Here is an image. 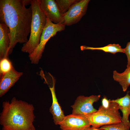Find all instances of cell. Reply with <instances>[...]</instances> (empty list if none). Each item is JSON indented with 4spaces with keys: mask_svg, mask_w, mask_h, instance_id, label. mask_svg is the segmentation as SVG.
<instances>
[{
    "mask_svg": "<svg viewBox=\"0 0 130 130\" xmlns=\"http://www.w3.org/2000/svg\"><path fill=\"white\" fill-rule=\"evenodd\" d=\"M30 0H0V22L6 24L9 29V55L18 43L27 42L30 33L32 11Z\"/></svg>",
    "mask_w": 130,
    "mask_h": 130,
    "instance_id": "1",
    "label": "cell"
},
{
    "mask_svg": "<svg viewBox=\"0 0 130 130\" xmlns=\"http://www.w3.org/2000/svg\"><path fill=\"white\" fill-rule=\"evenodd\" d=\"M2 107L0 124L2 130H36L32 104L14 97L10 102H3Z\"/></svg>",
    "mask_w": 130,
    "mask_h": 130,
    "instance_id": "2",
    "label": "cell"
},
{
    "mask_svg": "<svg viewBox=\"0 0 130 130\" xmlns=\"http://www.w3.org/2000/svg\"><path fill=\"white\" fill-rule=\"evenodd\" d=\"M32 11L30 35L28 42L22 47V52L32 53L39 45L46 24L47 18L41 9L39 0H32L30 3Z\"/></svg>",
    "mask_w": 130,
    "mask_h": 130,
    "instance_id": "3",
    "label": "cell"
},
{
    "mask_svg": "<svg viewBox=\"0 0 130 130\" xmlns=\"http://www.w3.org/2000/svg\"><path fill=\"white\" fill-rule=\"evenodd\" d=\"M119 110L118 104L110 100L108 107H104L101 105L96 112L84 116L88 119L92 127L99 128L104 125L121 122L122 117Z\"/></svg>",
    "mask_w": 130,
    "mask_h": 130,
    "instance_id": "4",
    "label": "cell"
},
{
    "mask_svg": "<svg viewBox=\"0 0 130 130\" xmlns=\"http://www.w3.org/2000/svg\"><path fill=\"white\" fill-rule=\"evenodd\" d=\"M65 25L64 23L55 24L47 18L46 25L42 33L39 43L29 57L32 64H38L41 58L46 45L50 39L57 33L64 30Z\"/></svg>",
    "mask_w": 130,
    "mask_h": 130,
    "instance_id": "5",
    "label": "cell"
},
{
    "mask_svg": "<svg viewBox=\"0 0 130 130\" xmlns=\"http://www.w3.org/2000/svg\"><path fill=\"white\" fill-rule=\"evenodd\" d=\"M101 95H92L89 97L80 96L78 97L74 104L71 106L72 109V114L86 116L97 110L94 108L93 104L99 100Z\"/></svg>",
    "mask_w": 130,
    "mask_h": 130,
    "instance_id": "6",
    "label": "cell"
},
{
    "mask_svg": "<svg viewBox=\"0 0 130 130\" xmlns=\"http://www.w3.org/2000/svg\"><path fill=\"white\" fill-rule=\"evenodd\" d=\"M89 0H78L63 16L62 23L70 26L78 23L85 14Z\"/></svg>",
    "mask_w": 130,
    "mask_h": 130,
    "instance_id": "7",
    "label": "cell"
},
{
    "mask_svg": "<svg viewBox=\"0 0 130 130\" xmlns=\"http://www.w3.org/2000/svg\"><path fill=\"white\" fill-rule=\"evenodd\" d=\"M59 125L62 130H87L91 126L84 116L73 114L65 116Z\"/></svg>",
    "mask_w": 130,
    "mask_h": 130,
    "instance_id": "8",
    "label": "cell"
},
{
    "mask_svg": "<svg viewBox=\"0 0 130 130\" xmlns=\"http://www.w3.org/2000/svg\"><path fill=\"white\" fill-rule=\"evenodd\" d=\"M40 8L47 18L55 24L62 23L63 16L55 0H39Z\"/></svg>",
    "mask_w": 130,
    "mask_h": 130,
    "instance_id": "9",
    "label": "cell"
},
{
    "mask_svg": "<svg viewBox=\"0 0 130 130\" xmlns=\"http://www.w3.org/2000/svg\"><path fill=\"white\" fill-rule=\"evenodd\" d=\"M23 74V72L17 71L13 67L9 72L0 77V97L4 95L14 85Z\"/></svg>",
    "mask_w": 130,
    "mask_h": 130,
    "instance_id": "10",
    "label": "cell"
},
{
    "mask_svg": "<svg viewBox=\"0 0 130 130\" xmlns=\"http://www.w3.org/2000/svg\"><path fill=\"white\" fill-rule=\"evenodd\" d=\"M52 86L50 87L52 98V105L49 109V111L53 116V119L55 124L59 125L63 120L65 116L63 111L58 103L56 98L55 90V80L52 76Z\"/></svg>",
    "mask_w": 130,
    "mask_h": 130,
    "instance_id": "11",
    "label": "cell"
},
{
    "mask_svg": "<svg viewBox=\"0 0 130 130\" xmlns=\"http://www.w3.org/2000/svg\"><path fill=\"white\" fill-rule=\"evenodd\" d=\"M9 29L5 24L0 22V59L8 57L10 43Z\"/></svg>",
    "mask_w": 130,
    "mask_h": 130,
    "instance_id": "12",
    "label": "cell"
},
{
    "mask_svg": "<svg viewBox=\"0 0 130 130\" xmlns=\"http://www.w3.org/2000/svg\"><path fill=\"white\" fill-rule=\"evenodd\" d=\"M128 91L124 97L115 100H112L117 103L119 109L122 112L123 114L121 122L128 126L130 129V122L129 117L130 114V95Z\"/></svg>",
    "mask_w": 130,
    "mask_h": 130,
    "instance_id": "13",
    "label": "cell"
},
{
    "mask_svg": "<svg viewBox=\"0 0 130 130\" xmlns=\"http://www.w3.org/2000/svg\"><path fill=\"white\" fill-rule=\"evenodd\" d=\"M127 67L122 73H119L114 71L113 73L114 80L119 83L124 91H126L130 85V64Z\"/></svg>",
    "mask_w": 130,
    "mask_h": 130,
    "instance_id": "14",
    "label": "cell"
},
{
    "mask_svg": "<svg viewBox=\"0 0 130 130\" xmlns=\"http://www.w3.org/2000/svg\"><path fill=\"white\" fill-rule=\"evenodd\" d=\"M80 48L82 50H101L105 52H109L113 54L117 52L124 53V48H122L118 44H110L104 47H93L83 46H81Z\"/></svg>",
    "mask_w": 130,
    "mask_h": 130,
    "instance_id": "15",
    "label": "cell"
},
{
    "mask_svg": "<svg viewBox=\"0 0 130 130\" xmlns=\"http://www.w3.org/2000/svg\"><path fill=\"white\" fill-rule=\"evenodd\" d=\"M59 10L63 16L70 9L72 6L78 0H56Z\"/></svg>",
    "mask_w": 130,
    "mask_h": 130,
    "instance_id": "16",
    "label": "cell"
},
{
    "mask_svg": "<svg viewBox=\"0 0 130 130\" xmlns=\"http://www.w3.org/2000/svg\"><path fill=\"white\" fill-rule=\"evenodd\" d=\"M13 67L8 57L0 59V77L9 72Z\"/></svg>",
    "mask_w": 130,
    "mask_h": 130,
    "instance_id": "17",
    "label": "cell"
},
{
    "mask_svg": "<svg viewBox=\"0 0 130 130\" xmlns=\"http://www.w3.org/2000/svg\"><path fill=\"white\" fill-rule=\"evenodd\" d=\"M102 130H129V127L122 122L110 125H106L100 128Z\"/></svg>",
    "mask_w": 130,
    "mask_h": 130,
    "instance_id": "18",
    "label": "cell"
},
{
    "mask_svg": "<svg viewBox=\"0 0 130 130\" xmlns=\"http://www.w3.org/2000/svg\"><path fill=\"white\" fill-rule=\"evenodd\" d=\"M124 49V53L126 54L127 58V66L130 64V41L127 43L126 46Z\"/></svg>",
    "mask_w": 130,
    "mask_h": 130,
    "instance_id": "19",
    "label": "cell"
},
{
    "mask_svg": "<svg viewBox=\"0 0 130 130\" xmlns=\"http://www.w3.org/2000/svg\"><path fill=\"white\" fill-rule=\"evenodd\" d=\"M87 130H102L100 128H96L92 127H90Z\"/></svg>",
    "mask_w": 130,
    "mask_h": 130,
    "instance_id": "20",
    "label": "cell"
}]
</instances>
